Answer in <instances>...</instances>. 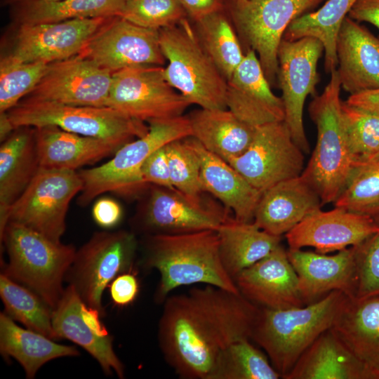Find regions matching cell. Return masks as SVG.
I'll use <instances>...</instances> for the list:
<instances>
[{"label":"cell","mask_w":379,"mask_h":379,"mask_svg":"<svg viewBox=\"0 0 379 379\" xmlns=\"http://www.w3.org/2000/svg\"><path fill=\"white\" fill-rule=\"evenodd\" d=\"M0 240L8 255L1 273L36 293L53 310L65 291L62 284L75 256L74 246L13 222H8Z\"/></svg>","instance_id":"obj_4"},{"label":"cell","mask_w":379,"mask_h":379,"mask_svg":"<svg viewBox=\"0 0 379 379\" xmlns=\"http://www.w3.org/2000/svg\"><path fill=\"white\" fill-rule=\"evenodd\" d=\"M260 310L240 293L211 285L168 296L158 327L165 361L182 379H209L223 350L251 340Z\"/></svg>","instance_id":"obj_1"},{"label":"cell","mask_w":379,"mask_h":379,"mask_svg":"<svg viewBox=\"0 0 379 379\" xmlns=\"http://www.w3.org/2000/svg\"><path fill=\"white\" fill-rule=\"evenodd\" d=\"M323 51L321 42L313 37L282 39L278 49L277 82L282 92L284 122L304 153L310 150L303 124L304 105L308 95H317L320 80L317 64Z\"/></svg>","instance_id":"obj_13"},{"label":"cell","mask_w":379,"mask_h":379,"mask_svg":"<svg viewBox=\"0 0 379 379\" xmlns=\"http://www.w3.org/2000/svg\"><path fill=\"white\" fill-rule=\"evenodd\" d=\"M357 0H327L318 9L293 20L283 39L295 41L313 37L321 42L324 51V69L330 73L338 67L336 40L344 19Z\"/></svg>","instance_id":"obj_34"},{"label":"cell","mask_w":379,"mask_h":379,"mask_svg":"<svg viewBox=\"0 0 379 379\" xmlns=\"http://www.w3.org/2000/svg\"><path fill=\"white\" fill-rule=\"evenodd\" d=\"M141 176L147 185L175 190L171 180L165 145L155 150L145 160L141 168Z\"/></svg>","instance_id":"obj_45"},{"label":"cell","mask_w":379,"mask_h":379,"mask_svg":"<svg viewBox=\"0 0 379 379\" xmlns=\"http://www.w3.org/2000/svg\"><path fill=\"white\" fill-rule=\"evenodd\" d=\"M284 379H379L331 328L304 352Z\"/></svg>","instance_id":"obj_27"},{"label":"cell","mask_w":379,"mask_h":379,"mask_svg":"<svg viewBox=\"0 0 379 379\" xmlns=\"http://www.w3.org/2000/svg\"><path fill=\"white\" fill-rule=\"evenodd\" d=\"M139 291L140 284L135 271L117 276L109 284L111 299L119 307H126L133 303Z\"/></svg>","instance_id":"obj_46"},{"label":"cell","mask_w":379,"mask_h":379,"mask_svg":"<svg viewBox=\"0 0 379 379\" xmlns=\"http://www.w3.org/2000/svg\"><path fill=\"white\" fill-rule=\"evenodd\" d=\"M83 185L78 171L40 167L11 207L8 222L22 225L53 241L61 242L69 204Z\"/></svg>","instance_id":"obj_11"},{"label":"cell","mask_w":379,"mask_h":379,"mask_svg":"<svg viewBox=\"0 0 379 379\" xmlns=\"http://www.w3.org/2000/svg\"><path fill=\"white\" fill-rule=\"evenodd\" d=\"M78 55L112 73L131 67L161 66L166 62L159 30L139 26L119 16L109 19Z\"/></svg>","instance_id":"obj_16"},{"label":"cell","mask_w":379,"mask_h":379,"mask_svg":"<svg viewBox=\"0 0 379 379\" xmlns=\"http://www.w3.org/2000/svg\"><path fill=\"white\" fill-rule=\"evenodd\" d=\"M197 23V33L203 46L228 80L245 55L234 29L220 11Z\"/></svg>","instance_id":"obj_37"},{"label":"cell","mask_w":379,"mask_h":379,"mask_svg":"<svg viewBox=\"0 0 379 379\" xmlns=\"http://www.w3.org/2000/svg\"><path fill=\"white\" fill-rule=\"evenodd\" d=\"M375 160H379V151L377 153V154L375 155V158L373 159V160L372 161H375Z\"/></svg>","instance_id":"obj_53"},{"label":"cell","mask_w":379,"mask_h":379,"mask_svg":"<svg viewBox=\"0 0 379 379\" xmlns=\"http://www.w3.org/2000/svg\"><path fill=\"white\" fill-rule=\"evenodd\" d=\"M145 236L142 265L159 273L157 303L177 288L198 284L240 293L222 265L217 230Z\"/></svg>","instance_id":"obj_2"},{"label":"cell","mask_w":379,"mask_h":379,"mask_svg":"<svg viewBox=\"0 0 379 379\" xmlns=\"http://www.w3.org/2000/svg\"><path fill=\"white\" fill-rule=\"evenodd\" d=\"M192 145L201 161L200 179L204 192L219 199L239 222L253 221L262 192L253 187L234 168L206 149L193 137Z\"/></svg>","instance_id":"obj_29"},{"label":"cell","mask_w":379,"mask_h":379,"mask_svg":"<svg viewBox=\"0 0 379 379\" xmlns=\"http://www.w3.org/2000/svg\"><path fill=\"white\" fill-rule=\"evenodd\" d=\"M0 296L5 313L25 328L59 340L52 324L53 309L28 288L0 274Z\"/></svg>","instance_id":"obj_36"},{"label":"cell","mask_w":379,"mask_h":379,"mask_svg":"<svg viewBox=\"0 0 379 379\" xmlns=\"http://www.w3.org/2000/svg\"><path fill=\"white\" fill-rule=\"evenodd\" d=\"M92 217L100 227L105 229L112 228L121 220L122 208L114 199L102 197L93 204Z\"/></svg>","instance_id":"obj_47"},{"label":"cell","mask_w":379,"mask_h":379,"mask_svg":"<svg viewBox=\"0 0 379 379\" xmlns=\"http://www.w3.org/2000/svg\"><path fill=\"white\" fill-rule=\"evenodd\" d=\"M279 372L268 357L251 340L235 342L223 350L209 379H278Z\"/></svg>","instance_id":"obj_38"},{"label":"cell","mask_w":379,"mask_h":379,"mask_svg":"<svg viewBox=\"0 0 379 379\" xmlns=\"http://www.w3.org/2000/svg\"><path fill=\"white\" fill-rule=\"evenodd\" d=\"M142 137L122 145L106 163L97 167L80 169L83 188L77 204L82 207L107 192L133 197L149 185L141 176V168L148 157L170 142L192 136L188 116L152 120Z\"/></svg>","instance_id":"obj_6"},{"label":"cell","mask_w":379,"mask_h":379,"mask_svg":"<svg viewBox=\"0 0 379 379\" xmlns=\"http://www.w3.org/2000/svg\"><path fill=\"white\" fill-rule=\"evenodd\" d=\"M379 232L373 218L335 207L316 211L285 234L291 249L313 247L326 254L354 246Z\"/></svg>","instance_id":"obj_20"},{"label":"cell","mask_w":379,"mask_h":379,"mask_svg":"<svg viewBox=\"0 0 379 379\" xmlns=\"http://www.w3.org/2000/svg\"><path fill=\"white\" fill-rule=\"evenodd\" d=\"M187 13L196 22L218 12L221 0H178Z\"/></svg>","instance_id":"obj_49"},{"label":"cell","mask_w":379,"mask_h":379,"mask_svg":"<svg viewBox=\"0 0 379 379\" xmlns=\"http://www.w3.org/2000/svg\"><path fill=\"white\" fill-rule=\"evenodd\" d=\"M347 297L334 291L302 307H260L251 340L263 349L282 378L314 341L332 328Z\"/></svg>","instance_id":"obj_3"},{"label":"cell","mask_w":379,"mask_h":379,"mask_svg":"<svg viewBox=\"0 0 379 379\" xmlns=\"http://www.w3.org/2000/svg\"><path fill=\"white\" fill-rule=\"evenodd\" d=\"M112 73L89 59L74 55L48 64L26 98L66 105L107 107Z\"/></svg>","instance_id":"obj_17"},{"label":"cell","mask_w":379,"mask_h":379,"mask_svg":"<svg viewBox=\"0 0 379 379\" xmlns=\"http://www.w3.org/2000/svg\"><path fill=\"white\" fill-rule=\"evenodd\" d=\"M15 127L7 112H0V140L4 141L13 132Z\"/></svg>","instance_id":"obj_51"},{"label":"cell","mask_w":379,"mask_h":379,"mask_svg":"<svg viewBox=\"0 0 379 379\" xmlns=\"http://www.w3.org/2000/svg\"><path fill=\"white\" fill-rule=\"evenodd\" d=\"M101 317L67 285L53 310L52 324L58 339L65 338L81 346L98 361L106 375L114 373L119 378H124V365L114 350L113 337Z\"/></svg>","instance_id":"obj_18"},{"label":"cell","mask_w":379,"mask_h":379,"mask_svg":"<svg viewBox=\"0 0 379 379\" xmlns=\"http://www.w3.org/2000/svg\"><path fill=\"white\" fill-rule=\"evenodd\" d=\"M353 247L357 278L354 298L379 295V232Z\"/></svg>","instance_id":"obj_44"},{"label":"cell","mask_w":379,"mask_h":379,"mask_svg":"<svg viewBox=\"0 0 379 379\" xmlns=\"http://www.w3.org/2000/svg\"><path fill=\"white\" fill-rule=\"evenodd\" d=\"M334 205L379 222V160L355 166Z\"/></svg>","instance_id":"obj_39"},{"label":"cell","mask_w":379,"mask_h":379,"mask_svg":"<svg viewBox=\"0 0 379 379\" xmlns=\"http://www.w3.org/2000/svg\"><path fill=\"white\" fill-rule=\"evenodd\" d=\"M178 0H126L119 15L139 26L159 30L185 18Z\"/></svg>","instance_id":"obj_43"},{"label":"cell","mask_w":379,"mask_h":379,"mask_svg":"<svg viewBox=\"0 0 379 379\" xmlns=\"http://www.w3.org/2000/svg\"><path fill=\"white\" fill-rule=\"evenodd\" d=\"M149 187L147 196L133 220V232L149 235L217 230L230 218L227 209L212 208L176 190Z\"/></svg>","instance_id":"obj_15"},{"label":"cell","mask_w":379,"mask_h":379,"mask_svg":"<svg viewBox=\"0 0 379 379\" xmlns=\"http://www.w3.org/2000/svg\"><path fill=\"white\" fill-rule=\"evenodd\" d=\"M40 167L77 171L114 153L124 144L84 136L57 126L34 128Z\"/></svg>","instance_id":"obj_26"},{"label":"cell","mask_w":379,"mask_h":379,"mask_svg":"<svg viewBox=\"0 0 379 379\" xmlns=\"http://www.w3.org/2000/svg\"><path fill=\"white\" fill-rule=\"evenodd\" d=\"M110 18L20 24L11 54L23 62L39 61L48 64L69 58L78 55Z\"/></svg>","instance_id":"obj_19"},{"label":"cell","mask_w":379,"mask_h":379,"mask_svg":"<svg viewBox=\"0 0 379 379\" xmlns=\"http://www.w3.org/2000/svg\"><path fill=\"white\" fill-rule=\"evenodd\" d=\"M338 67L343 88L350 95L379 88V38L346 17L336 40Z\"/></svg>","instance_id":"obj_24"},{"label":"cell","mask_w":379,"mask_h":379,"mask_svg":"<svg viewBox=\"0 0 379 379\" xmlns=\"http://www.w3.org/2000/svg\"><path fill=\"white\" fill-rule=\"evenodd\" d=\"M125 2L126 0L26 1L17 3L14 14L18 25L112 18L120 15Z\"/></svg>","instance_id":"obj_35"},{"label":"cell","mask_w":379,"mask_h":379,"mask_svg":"<svg viewBox=\"0 0 379 379\" xmlns=\"http://www.w3.org/2000/svg\"><path fill=\"white\" fill-rule=\"evenodd\" d=\"M48 63L23 62L12 54L0 61V112L16 106L37 85L45 74Z\"/></svg>","instance_id":"obj_40"},{"label":"cell","mask_w":379,"mask_h":379,"mask_svg":"<svg viewBox=\"0 0 379 379\" xmlns=\"http://www.w3.org/2000/svg\"><path fill=\"white\" fill-rule=\"evenodd\" d=\"M324 1L234 0L233 17L246 51L255 52L271 86L277 82L278 49L288 25Z\"/></svg>","instance_id":"obj_10"},{"label":"cell","mask_w":379,"mask_h":379,"mask_svg":"<svg viewBox=\"0 0 379 379\" xmlns=\"http://www.w3.org/2000/svg\"><path fill=\"white\" fill-rule=\"evenodd\" d=\"M54 340L18 326L5 312L0 313L1 354L5 359H15L23 368L27 378H34L39 368L50 361L80 354L74 346Z\"/></svg>","instance_id":"obj_32"},{"label":"cell","mask_w":379,"mask_h":379,"mask_svg":"<svg viewBox=\"0 0 379 379\" xmlns=\"http://www.w3.org/2000/svg\"><path fill=\"white\" fill-rule=\"evenodd\" d=\"M220 254L227 274L233 279L270 254L281 244V237L271 234L253 222L229 218L217 230Z\"/></svg>","instance_id":"obj_33"},{"label":"cell","mask_w":379,"mask_h":379,"mask_svg":"<svg viewBox=\"0 0 379 379\" xmlns=\"http://www.w3.org/2000/svg\"><path fill=\"white\" fill-rule=\"evenodd\" d=\"M241 295L259 306L286 309L305 305L298 288V276L280 244L270 254L234 279Z\"/></svg>","instance_id":"obj_22"},{"label":"cell","mask_w":379,"mask_h":379,"mask_svg":"<svg viewBox=\"0 0 379 379\" xmlns=\"http://www.w3.org/2000/svg\"><path fill=\"white\" fill-rule=\"evenodd\" d=\"M342 111L354 166L373 160L379 151V114L350 106L345 101Z\"/></svg>","instance_id":"obj_41"},{"label":"cell","mask_w":379,"mask_h":379,"mask_svg":"<svg viewBox=\"0 0 379 379\" xmlns=\"http://www.w3.org/2000/svg\"><path fill=\"white\" fill-rule=\"evenodd\" d=\"M287 255L297 274L298 291L305 305L334 291L354 297L357 278L353 246L333 255L291 248Z\"/></svg>","instance_id":"obj_23"},{"label":"cell","mask_w":379,"mask_h":379,"mask_svg":"<svg viewBox=\"0 0 379 379\" xmlns=\"http://www.w3.org/2000/svg\"><path fill=\"white\" fill-rule=\"evenodd\" d=\"M363 362L379 373V295L347 297L331 328Z\"/></svg>","instance_id":"obj_30"},{"label":"cell","mask_w":379,"mask_h":379,"mask_svg":"<svg viewBox=\"0 0 379 379\" xmlns=\"http://www.w3.org/2000/svg\"><path fill=\"white\" fill-rule=\"evenodd\" d=\"M192 136L208 151L224 160L244 153L253 140L255 128L228 109L201 108L188 115Z\"/></svg>","instance_id":"obj_31"},{"label":"cell","mask_w":379,"mask_h":379,"mask_svg":"<svg viewBox=\"0 0 379 379\" xmlns=\"http://www.w3.org/2000/svg\"><path fill=\"white\" fill-rule=\"evenodd\" d=\"M159 43L167 61L164 75L190 104L204 109H227V80L185 18L159 29Z\"/></svg>","instance_id":"obj_7"},{"label":"cell","mask_w":379,"mask_h":379,"mask_svg":"<svg viewBox=\"0 0 379 379\" xmlns=\"http://www.w3.org/2000/svg\"><path fill=\"white\" fill-rule=\"evenodd\" d=\"M340 90L335 69L323 92L309 106L317 138L301 176L317 192L322 205L335 202L354 167L345 135Z\"/></svg>","instance_id":"obj_5"},{"label":"cell","mask_w":379,"mask_h":379,"mask_svg":"<svg viewBox=\"0 0 379 379\" xmlns=\"http://www.w3.org/2000/svg\"><path fill=\"white\" fill-rule=\"evenodd\" d=\"M40 168L35 128L22 126L0 146V234L8 223L12 205L22 194Z\"/></svg>","instance_id":"obj_28"},{"label":"cell","mask_w":379,"mask_h":379,"mask_svg":"<svg viewBox=\"0 0 379 379\" xmlns=\"http://www.w3.org/2000/svg\"><path fill=\"white\" fill-rule=\"evenodd\" d=\"M321 206L317 192L300 175L265 190L253 222L261 230L281 237Z\"/></svg>","instance_id":"obj_25"},{"label":"cell","mask_w":379,"mask_h":379,"mask_svg":"<svg viewBox=\"0 0 379 379\" xmlns=\"http://www.w3.org/2000/svg\"><path fill=\"white\" fill-rule=\"evenodd\" d=\"M345 102L350 106L379 114V88L350 95Z\"/></svg>","instance_id":"obj_50"},{"label":"cell","mask_w":379,"mask_h":379,"mask_svg":"<svg viewBox=\"0 0 379 379\" xmlns=\"http://www.w3.org/2000/svg\"><path fill=\"white\" fill-rule=\"evenodd\" d=\"M190 105L166 81L160 65L131 67L112 73L107 107L131 119L149 122L175 117Z\"/></svg>","instance_id":"obj_12"},{"label":"cell","mask_w":379,"mask_h":379,"mask_svg":"<svg viewBox=\"0 0 379 379\" xmlns=\"http://www.w3.org/2000/svg\"><path fill=\"white\" fill-rule=\"evenodd\" d=\"M227 108L248 125L257 128L284 121L281 98L271 90L255 52L249 49L227 80Z\"/></svg>","instance_id":"obj_21"},{"label":"cell","mask_w":379,"mask_h":379,"mask_svg":"<svg viewBox=\"0 0 379 379\" xmlns=\"http://www.w3.org/2000/svg\"><path fill=\"white\" fill-rule=\"evenodd\" d=\"M173 188L187 197L201 201V161L190 137L165 145Z\"/></svg>","instance_id":"obj_42"},{"label":"cell","mask_w":379,"mask_h":379,"mask_svg":"<svg viewBox=\"0 0 379 379\" xmlns=\"http://www.w3.org/2000/svg\"><path fill=\"white\" fill-rule=\"evenodd\" d=\"M10 2L13 3H19L22 1H60L63 0H9Z\"/></svg>","instance_id":"obj_52"},{"label":"cell","mask_w":379,"mask_h":379,"mask_svg":"<svg viewBox=\"0 0 379 379\" xmlns=\"http://www.w3.org/2000/svg\"><path fill=\"white\" fill-rule=\"evenodd\" d=\"M348 17L358 22H368L379 29V0H357Z\"/></svg>","instance_id":"obj_48"},{"label":"cell","mask_w":379,"mask_h":379,"mask_svg":"<svg viewBox=\"0 0 379 379\" xmlns=\"http://www.w3.org/2000/svg\"><path fill=\"white\" fill-rule=\"evenodd\" d=\"M138 246L132 231L95 232L77 250L65 281L88 307L103 317V292L117 276L135 271Z\"/></svg>","instance_id":"obj_9"},{"label":"cell","mask_w":379,"mask_h":379,"mask_svg":"<svg viewBox=\"0 0 379 379\" xmlns=\"http://www.w3.org/2000/svg\"><path fill=\"white\" fill-rule=\"evenodd\" d=\"M303 153L282 121L255 128L247 149L226 161L263 193L281 181L300 175L305 168Z\"/></svg>","instance_id":"obj_14"},{"label":"cell","mask_w":379,"mask_h":379,"mask_svg":"<svg viewBox=\"0 0 379 379\" xmlns=\"http://www.w3.org/2000/svg\"><path fill=\"white\" fill-rule=\"evenodd\" d=\"M14 127L57 126L64 131L126 144L149 129L109 107L79 106L25 98L8 110Z\"/></svg>","instance_id":"obj_8"}]
</instances>
